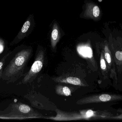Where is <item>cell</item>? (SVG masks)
I'll list each match as a JSON object with an SVG mask.
<instances>
[{
  "label": "cell",
  "instance_id": "cell-2",
  "mask_svg": "<svg viewBox=\"0 0 122 122\" xmlns=\"http://www.w3.org/2000/svg\"><path fill=\"white\" fill-rule=\"evenodd\" d=\"M56 115L46 117V119L54 121H68L95 120H122V114H117L107 110H83L72 112H67L56 109Z\"/></svg>",
  "mask_w": 122,
  "mask_h": 122
},
{
  "label": "cell",
  "instance_id": "cell-13",
  "mask_svg": "<svg viewBox=\"0 0 122 122\" xmlns=\"http://www.w3.org/2000/svg\"><path fill=\"white\" fill-rule=\"evenodd\" d=\"M55 89L56 93L58 95L65 96H69L71 95V90L68 87L61 85H57Z\"/></svg>",
  "mask_w": 122,
  "mask_h": 122
},
{
  "label": "cell",
  "instance_id": "cell-10",
  "mask_svg": "<svg viewBox=\"0 0 122 122\" xmlns=\"http://www.w3.org/2000/svg\"><path fill=\"white\" fill-rule=\"evenodd\" d=\"M99 53L100 54V66L102 74L103 75L104 79H107L109 77V70L106 60L104 56V53L102 49L101 48L100 50L99 49Z\"/></svg>",
  "mask_w": 122,
  "mask_h": 122
},
{
  "label": "cell",
  "instance_id": "cell-15",
  "mask_svg": "<svg viewBox=\"0 0 122 122\" xmlns=\"http://www.w3.org/2000/svg\"><path fill=\"white\" fill-rule=\"evenodd\" d=\"M11 50H9L3 54L0 55V79H1L4 67L6 60L8 57L11 52Z\"/></svg>",
  "mask_w": 122,
  "mask_h": 122
},
{
  "label": "cell",
  "instance_id": "cell-14",
  "mask_svg": "<svg viewBox=\"0 0 122 122\" xmlns=\"http://www.w3.org/2000/svg\"><path fill=\"white\" fill-rule=\"evenodd\" d=\"M59 31L56 26H54L51 34V46L52 48L55 49L59 40Z\"/></svg>",
  "mask_w": 122,
  "mask_h": 122
},
{
  "label": "cell",
  "instance_id": "cell-5",
  "mask_svg": "<svg viewBox=\"0 0 122 122\" xmlns=\"http://www.w3.org/2000/svg\"><path fill=\"white\" fill-rule=\"evenodd\" d=\"M44 57L45 55L44 51L42 50L39 51L30 70L24 74L22 80L18 84L30 83L33 81L43 68Z\"/></svg>",
  "mask_w": 122,
  "mask_h": 122
},
{
  "label": "cell",
  "instance_id": "cell-7",
  "mask_svg": "<svg viewBox=\"0 0 122 122\" xmlns=\"http://www.w3.org/2000/svg\"><path fill=\"white\" fill-rule=\"evenodd\" d=\"M114 57L117 74L122 73V44L117 41L112 42L109 45Z\"/></svg>",
  "mask_w": 122,
  "mask_h": 122
},
{
  "label": "cell",
  "instance_id": "cell-8",
  "mask_svg": "<svg viewBox=\"0 0 122 122\" xmlns=\"http://www.w3.org/2000/svg\"><path fill=\"white\" fill-rule=\"evenodd\" d=\"M32 19L33 18L30 15L25 21L16 36L10 43V46H14L17 44L28 36L30 32L32 26Z\"/></svg>",
  "mask_w": 122,
  "mask_h": 122
},
{
  "label": "cell",
  "instance_id": "cell-3",
  "mask_svg": "<svg viewBox=\"0 0 122 122\" xmlns=\"http://www.w3.org/2000/svg\"><path fill=\"white\" fill-rule=\"evenodd\" d=\"M46 117L31 107L21 102H13L3 111H0V119L24 120L45 119Z\"/></svg>",
  "mask_w": 122,
  "mask_h": 122
},
{
  "label": "cell",
  "instance_id": "cell-9",
  "mask_svg": "<svg viewBox=\"0 0 122 122\" xmlns=\"http://www.w3.org/2000/svg\"><path fill=\"white\" fill-rule=\"evenodd\" d=\"M56 82L65 83L76 86H85L86 85L79 78L72 76H61L53 78Z\"/></svg>",
  "mask_w": 122,
  "mask_h": 122
},
{
  "label": "cell",
  "instance_id": "cell-11",
  "mask_svg": "<svg viewBox=\"0 0 122 122\" xmlns=\"http://www.w3.org/2000/svg\"><path fill=\"white\" fill-rule=\"evenodd\" d=\"M77 51L81 56L88 60L92 59L93 58L92 50L89 47L86 46H79L77 47Z\"/></svg>",
  "mask_w": 122,
  "mask_h": 122
},
{
  "label": "cell",
  "instance_id": "cell-6",
  "mask_svg": "<svg viewBox=\"0 0 122 122\" xmlns=\"http://www.w3.org/2000/svg\"><path fill=\"white\" fill-rule=\"evenodd\" d=\"M101 49L104 53V56L108 66L110 76L113 80L114 82L117 84L118 77L117 67L114 57L109 44L107 42L104 43L102 46Z\"/></svg>",
  "mask_w": 122,
  "mask_h": 122
},
{
  "label": "cell",
  "instance_id": "cell-16",
  "mask_svg": "<svg viewBox=\"0 0 122 122\" xmlns=\"http://www.w3.org/2000/svg\"><path fill=\"white\" fill-rule=\"evenodd\" d=\"M9 50L7 42L3 38L0 37V55Z\"/></svg>",
  "mask_w": 122,
  "mask_h": 122
},
{
  "label": "cell",
  "instance_id": "cell-12",
  "mask_svg": "<svg viewBox=\"0 0 122 122\" xmlns=\"http://www.w3.org/2000/svg\"><path fill=\"white\" fill-rule=\"evenodd\" d=\"M86 14L92 18H97L99 16L100 11L98 6L94 4H90L86 10Z\"/></svg>",
  "mask_w": 122,
  "mask_h": 122
},
{
  "label": "cell",
  "instance_id": "cell-4",
  "mask_svg": "<svg viewBox=\"0 0 122 122\" xmlns=\"http://www.w3.org/2000/svg\"><path fill=\"white\" fill-rule=\"evenodd\" d=\"M122 101V95L104 93L94 95L82 98L77 101L78 105L88 104L93 103H106Z\"/></svg>",
  "mask_w": 122,
  "mask_h": 122
},
{
  "label": "cell",
  "instance_id": "cell-1",
  "mask_svg": "<svg viewBox=\"0 0 122 122\" xmlns=\"http://www.w3.org/2000/svg\"><path fill=\"white\" fill-rule=\"evenodd\" d=\"M30 47L18 46L11 51L4 67L1 79L6 84L14 83L23 76L32 54Z\"/></svg>",
  "mask_w": 122,
  "mask_h": 122
},
{
  "label": "cell",
  "instance_id": "cell-17",
  "mask_svg": "<svg viewBox=\"0 0 122 122\" xmlns=\"http://www.w3.org/2000/svg\"><path fill=\"white\" fill-rule=\"evenodd\" d=\"M117 113L122 114V109H118L117 110Z\"/></svg>",
  "mask_w": 122,
  "mask_h": 122
}]
</instances>
